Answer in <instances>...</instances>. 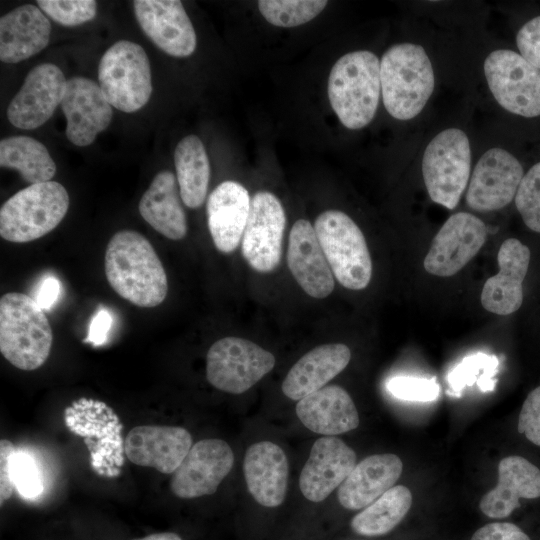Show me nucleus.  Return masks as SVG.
Instances as JSON below:
<instances>
[{
	"label": "nucleus",
	"mask_w": 540,
	"mask_h": 540,
	"mask_svg": "<svg viewBox=\"0 0 540 540\" xmlns=\"http://www.w3.org/2000/svg\"><path fill=\"white\" fill-rule=\"evenodd\" d=\"M105 274L113 290L138 307H156L166 298L164 267L151 243L136 231L121 230L110 239Z\"/></svg>",
	"instance_id": "obj_1"
},
{
	"label": "nucleus",
	"mask_w": 540,
	"mask_h": 540,
	"mask_svg": "<svg viewBox=\"0 0 540 540\" xmlns=\"http://www.w3.org/2000/svg\"><path fill=\"white\" fill-rule=\"evenodd\" d=\"M380 82L384 106L393 118L416 117L435 85L433 67L424 48L413 43L391 46L380 61Z\"/></svg>",
	"instance_id": "obj_2"
},
{
	"label": "nucleus",
	"mask_w": 540,
	"mask_h": 540,
	"mask_svg": "<svg viewBox=\"0 0 540 540\" xmlns=\"http://www.w3.org/2000/svg\"><path fill=\"white\" fill-rule=\"evenodd\" d=\"M327 90L330 105L346 128L367 126L379 104L380 60L368 50L346 53L333 65Z\"/></svg>",
	"instance_id": "obj_3"
},
{
	"label": "nucleus",
	"mask_w": 540,
	"mask_h": 540,
	"mask_svg": "<svg viewBox=\"0 0 540 540\" xmlns=\"http://www.w3.org/2000/svg\"><path fill=\"white\" fill-rule=\"evenodd\" d=\"M53 342L50 323L35 300L9 292L0 299V352L13 366L25 371L41 367Z\"/></svg>",
	"instance_id": "obj_4"
},
{
	"label": "nucleus",
	"mask_w": 540,
	"mask_h": 540,
	"mask_svg": "<svg viewBox=\"0 0 540 540\" xmlns=\"http://www.w3.org/2000/svg\"><path fill=\"white\" fill-rule=\"evenodd\" d=\"M68 208L69 195L62 184H32L1 206L0 235L13 243L39 239L58 226Z\"/></svg>",
	"instance_id": "obj_5"
},
{
	"label": "nucleus",
	"mask_w": 540,
	"mask_h": 540,
	"mask_svg": "<svg viewBox=\"0 0 540 540\" xmlns=\"http://www.w3.org/2000/svg\"><path fill=\"white\" fill-rule=\"evenodd\" d=\"M314 229L338 282L350 290L366 288L372 276V261L356 223L342 211L327 210L317 217Z\"/></svg>",
	"instance_id": "obj_6"
},
{
	"label": "nucleus",
	"mask_w": 540,
	"mask_h": 540,
	"mask_svg": "<svg viewBox=\"0 0 540 540\" xmlns=\"http://www.w3.org/2000/svg\"><path fill=\"white\" fill-rule=\"evenodd\" d=\"M471 149L466 133L449 128L427 145L422 158V175L432 201L454 209L469 182Z\"/></svg>",
	"instance_id": "obj_7"
},
{
	"label": "nucleus",
	"mask_w": 540,
	"mask_h": 540,
	"mask_svg": "<svg viewBox=\"0 0 540 540\" xmlns=\"http://www.w3.org/2000/svg\"><path fill=\"white\" fill-rule=\"evenodd\" d=\"M98 80L112 107L126 113L140 110L152 93L150 63L145 50L128 40L114 43L100 60Z\"/></svg>",
	"instance_id": "obj_8"
},
{
	"label": "nucleus",
	"mask_w": 540,
	"mask_h": 540,
	"mask_svg": "<svg viewBox=\"0 0 540 540\" xmlns=\"http://www.w3.org/2000/svg\"><path fill=\"white\" fill-rule=\"evenodd\" d=\"M274 355L256 343L239 338H222L206 355V378L218 390L241 394L260 381L275 366Z\"/></svg>",
	"instance_id": "obj_9"
},
{
	"label": "nucleus",
	"mask_w": 540,
	"mask_h": 540,
	"mask_svg": "<svg viewBox=\"0 0 540 540\" xmlns=\"http://www.w3.org/2000/svg\"><path fill=\"white\" fill-rule=\"evenodd\" d=\"M488 87L505 110L523 117L540 115V69L519 53L499 49L484 62Z\"/></svg>",
	"instance_id": "obj_10"
},
{
	"label": "nucleus",
	"mask_w": 540,
	"mask_h": 540,
	"mask_svg": "<svg viewBox=\"0 0 540 540\" xmlns=\"http://www.w3.org/2000/svg\"><path fill=\"white\" fill-rule=\"evenodd\" d=\"M65 422L73 433L86 438L93 468L101 474L106 468V475H116L123 463V442L122 425L114 411L104 402L81 398L65 409Z\"/></svg>",
	"instance_id": "obj_11"
},
{
	"label": "nucleus",
	"mask_w": 540,
	"mask_h": 540,
	"mask_svg": "<svg viewBox=\"0 0 540 540\" xmlns=\"http://www.w3.org/2000/svg\"><path fill=\"white\" fill-rule=\"evenodd\" d=\"M285 225L280 200L271 192H257L251 199L241 245L244 259L255 271L267 273L279 265Z\"/></svg>",
	"instance_id": "obj_12"
},
{
	"label": "nucleus",
	"mask_w": 540,
	"mask_h": 540,
	"mask_svg": "<svg viewBox=\"0 0 540 540\" xmlns=\"http://www.w3.org/2000/svg\"><path fill=\"white\" fill-rule=\"evenodd\" d=\"M486 238V225L475 215H451L431 243L423 262L425 270L440 277L456 274L479 252Z\"/></svg>",
	"instance_id": "obj_13"
},
{
	"label": "nucleus",
	"mask_w": 540,
	"mask_h": 540,
	"mask_svg": "<svg viewBox=\"0 0 540 540\" xmlns=\"http://www.w3.org/2000/svg\"><path fill=\"white\" fill-rule=\"evenodd\" d=\"M234 464V454L222 439L195 443L170 480L172 493L181 499L214 494Z\"/></svg>",
	"instance_id": "obj_14"
},
{
	"label": "nucleus",
	"mask_w": 540,
	"mask_h": 540,
	"mask_svg": "<svg viewBox=\"0 0 540 540\" xmlns=\"http://www.w3.org/2000/svg\"><path fill=\"white\" fill-rule=\"evenodd\" d=\"M523 176V167L515 156L502 148H491L473 170L466 203L481 212L501 209L515 198Z\"/></svg>",
	"instance_id": "obj_15"
},
{
	"label": "nucleus",
	"mask_w": 540,
	"mask_h": 540,
	"mask_svg": "<svg viewBox=\"0 0 540 540\" xmlns=\"http://www.w3.org/2000/svg\"><path fill=\"white\" fill-rule=\"evenodd\" d=\"M66 85L62 70L55 64L34 67L8 105L9 122L24 130L40 127L62 103Z\"/></svg>",
	"instance_id": "obj_16"
},
{
	"label": "nucleus",
	"mask_w": 540,
	"mask_h": 540,
	"mask_svg": "<svg viewBox=\"0 0 540 540\" xmlns=\"http://www.w3.org/2000/svg\"><path fill=\"white\" fill-rule=\"evenodd\" d=\"M136 19L146 36L173 57H188L196 49L194 27L177 0H135Z\"/></svg>",
	"instance_id": "obj_17"
},
{
	"label": "nucleus",
	"mask_w": 540,
	"mask_h": 540,
	"mask_svg": "<svg viewBox=\"0 0 540 540\" xmlns=\"http://www.w3.org/2000/svg\"><path fill=\"white\" fill-rule=\"evenodd\" d=\"M61 108L66 118V137L79 147L93 143L113 116L112 106L99 84L86 77L67 80Z\"/></svg>",
	"instance_id": "obj_18"
},
{
	"label": "nucleus",
	"mask_w": 540,
	"mask_h": 540,
	"mask_svg": "<svg viewBox=\"0 0 540 540\" xmlns=\"http://www.w3.org/2000/svg\"><path fill=\"white\" fill-rule=\"evenodd\" d=\"M192 446V436L185 428L140 425L128 432L123 447L133 464L173 474Z\"/></svg>",
	"instance_id": "obj_19"
},
{
	"label": "nucleus",
	"mask_w": 540,
	"mask_h": 540,
	"mask_svg": "<svg viewBox=\"0 0 540 540\" xmlns=\"http://www.w3.org/2000/svg\"><path fill=\"white\" fill-rule=\"evenodd\" d=\"M357 460L355 451L334 436L318 438L304 464L299 487L314 503L324 501L351 473Z\"/></svg>",
	"instance_id": "obj_20"
},
{
	"label": "nucleus",
	"mask_w": 540,
	"mask_h": 540,
	"mask_svg": "<svg viewBox=\"0 0 540 540\" xmlns=\"http://www.w3.org/2000/svg\"><path fill=\"white\" fill-rule=\"evenodd\" d=\"M497 261L499 272L486 280L480 300L487 311L504 316L522 305L530 250L518 239L508 238L500 246Z\"/></svg>",
	"instance_id": "obj_21"
},
{
	"label": "nucleus",
	"mask_w": 540,
	"mask_h": 540,
	"mask_svg": "<svg viewBox=\"0 0 540 540\" xmlns=\"http://www.w3.org/2000/svg\"><path fill=\"white\" fill-rule=\"evenodd\" d=\"M287 262L301 288L311 297L323 299L334 289V277L316 231L305 219L297 220L289 234Z\"/></svg>",
	"instance_id": "obj_22"
},
{
	"label": "nucleus",
	"mask_w": 540,
	"mask_h": 540,
	"mask_svg": "<svg viewBox=\"0 0 540 540\" xmlns=\"http://www.w3.org/2000/svg\"><path fill=\"white\" fill-rule=\"evenodd\" d=\"M243 474L254 500L266 508L280 506L286 497L289 464L285 452L270 441H259L246 451Z\"/></svg>",
	"instance_id": "obj_23"
},
{
	"label": "nucleus",
	"mask_w": 540,
	"mask_h": 540,
	"mask_svg": "<svg viewBox=\"0 0 540 540\" xmlns=\"http://www.w3.org/2000/svg\"><path fill=\"white\" fill-rule=\"evenodd\" d=\"M250 207L247 189L236 181H224L211 192L206 205L208 228L220 252L228 254L238 247Z\"/></svg>",
	"instance_id": "obj_24"
},
{
	"label": "nucleus",
	"mask_w": 540,
	"mask_h": 540,
	"mask_svg": "<svg viewBox=\"0 0 540 540\" xmlns=\"http://www.w3.org/2000/svg\"><path fill=\"white\" fill-rule=\"evenodd\" d=\"M540 497V470L524 457L512 455L498 464V483L480 500L484 515L493 519L510 516L520 506L519 499Z\"/></svg>",
	"instance_id": "obj_25"
},
{
	"label": "nucleus",
	"mask_w": 540,
	"mask_h": 540,
	"mask_svg": "<svg viewBox=\"0 0 540 540\" xmlns=\"http://www.w3.org/2000/svg\"><path fill=\"white\" fill-rule=\"evenodd\" d=\"M403 470L401 459L391 453L374 454L355 465L338 487L337 498L347 510H362L394 486Z\"/></svg>",
	"instance_id": "obj_26"
},
{
	"label": "nucleus",
	"mask_w": 540,
	"mask_h": 540,
	"mask_svg": "<svg viewBox=\"0 0 540 540\" xmlns=\"http://www.w3.org/2000/svg\"><path fill=\"white\" fill-rule=\"evenodd\" d=\"M296 414L307 429L325 436L346 433L359 425L351 396L338 385L325 386L299 400Z\"/></svg>",
	"instance_id": "obj_27"
},
{
	"label": "nucleus",
	"mask_w": 540,
	"mask_h": 540,
	"mask_svg": "<svg viewBox=\"0 0 540 540\" xmlns=\"http://www.w3.org/2000/svg\"><path fill=\"white\" fill-rule=\"evenodd\" d=\"M51 24L42 10L25 4L0 19V60L18 63L43 50L50 39Z\"/></svg>",
	"instance_id": "obj_28"
},
{
	"label": "nucleus",
	"mask_w": 540,
	"mask_h": 540,
	"mask_svg": "<svg viewBox=\"0 0 540 540\" xmlns=\"http://www.w3.org/2000/svg\"><path fill=\"white\" fill-rule=\"evenodd\" d=\"M350 359L351 352L345 344L317 346L291 367L282 383V392L288 398L299 401L325 387L345 369Z\"/></svg>",
	"instance_id": "obj_29"
},
{
	"label": "nucleus",
	"mask_w": 540,
	"mask_h": 540,
	"mask_svg": "<svg viewBox=\"0 0 540 540\" xmlns=\"http://www.w3.org/2000/svg\"><path fill=\"white\" fill-rule=\"evenodd\" d=\"M179 193L175 175L163 170L156 174L139 202L143 219L171 240L183 239L188 229Z\"/></svg>",
	"instance_id": "obj_30"
},
{
	"label": "nucleus",
	"mask_w": 540,
	"mask_h": 540,
	"mask_svg": "<svg viewBox=\"0 0 540 540\" xmlns=\"http://www.w3.org/2000/svg\"><path fill=\"white\" fill-rule=\"evenodd\" d=\"M174 164L183 203L193 209L200 207L208 189L210 163L198 136L188 135L178 142L174 151Z\"/></svg>",
	"instance_id": "obj_31"
},
{
	"label": "nucleus",
	"mask_w": 540,
	"mask_h": 540,
	"mask_svg": "<svg viewBox=\"0 0 540 540\" xmlns=\"http://www.w3.org/2000/svg\"><path fill=\"white\" fill-rule=\"evenodd\" d=\"M412 500V493L408 487L393 486L351 519V530L365 537L386 535L407 515Z\"/></svg>",
	"instance_id": "obj_32"
},
{
	"label": "nucleus",
	"mask_w": 540,
	"mask_h": 540,
	"mask_svg": "<svg viewBox=\"0 0 540 540\" xmlns=\"http://www.w3.org/2000/svg\"><path fill=\"white\" fill-rule=\"evenodd\" d=\"M0 166L17 170L31 185L51 181L56 172V164L47 148L23 135L0 141Z\"/></svg>",
	"instance_id": "obj_33"
},
{
	"label": "nucleus",
	"mask_w": 540,
	"mask_h": 540,
	"mask_svg": "<svg viewBox=\"0 0 540 540\" xmlns=\"http://www.w3.org/2000/svg\"><path fill=\"white\" fill-rule=\"evenodd\" d=\"M261 15L272 25L296 27L315 18L327 6L324 0H261Z\"/></svg>",
	"instance_id": "obj_34"
},
{
	"label": "nucleus",
	"mask_w": 540,
	"mask_h": 540,
	"mask_svg": "<svg viewBox=\"0 0 540 540\" xmlns=\"http://www.w3.org/2000/svg\"><path fill=\"white\" fill-rule=\"evenodd\" d=\"M498 368V359L494 355L476 353L464 358L448 375L447 380L454 394L466 386L477 383L483 392L492 391L496 381L493 376Z\"/></svg>",
	"instance_id": "obj_35"
},
{
	"label": "nucleus",
	"mask_w": 540,
	"mask_h": 540,
	"mask_svg": "<svg viewBox=\"0 0 540 540\" xmlns=\"http://www.w3.org/2000/svg\"><path fill=\"white\" fill-rule=\"evenodd\" d=\"M515 205L525 225L540 233V162L523 176L515 195Z\"/></svg>",
	"instance_id": "obj_36"
},
{
	"label": "nucleus",
	"mask_w": 540,
	"mask_h": 540,
	"mask_svg": "<svg viewBox=\"0 0 540 540\" xmlns=\"http://www.w3.org/2000/svg\"><path fill=\"white\" fill-rule=\"evenodd\" d=\"M37 5L53 21L63 26H77L91 21L97 13L94 0H38Z\"/></svg>",
	"instance_id": "obj_37"
},
{
	"label": "nucleus",
	"mask_w": 540,
	"mask_h": 540,
	"mask_svg": "<svg viewBox=\"0 0 540 540\" xmlns=\"http://www.w3.org/2000/svg\"><path fill=\"white\" fill-rule=\"evenodd\" d=\"M386 387L394 397L407 401H433L440 394L435 380L411 376H395L388 380Z\"/></svg>",
	"instance_id": "obj_38"
},
{
	"label": "nucleus",
	"mask_w": 540,
	"mask_h": 540,
	"mask_svg": "<svg viewBox=\"0 0 540 540\" xmlns=\"http://www.w3.org/2000/svg\"><path fill=\"white\" fill-rule=\"evenodd\" d=\"M14 485L26 498H34L43 491L42 473L34 459L24 453H16L13 466Z\"/></svg>",
	"instance_id": "obj_39"
},
{
	"label": "nucleus",
	"mask_w": 540,
	"mask_h": 540,
	"mask_svg": "<svg viewBox=\"0 0 540 540\" xmlns=\"http://www.w3.org/2000/svg\"><path fill=\"white\" fill-rule=\"evenodd\" d=\"M518 432L534 445L540 446V386L528 394L522 405Z\"/></svg>",
	"instance_id": "obj_40"
},
{
	"label": "nucleus",
	"mask_w": 540,
	"mask_h": 540,
	"mask_svg": "<svg viewBox=\"0 0 540 540\" xmlns=\"http://www.w3.org/2000/svg\"><path fill=\"white\" fill-rule=\"evenodd\" d=\"M520 55L540 69V16L526 22L516 37Z\"/></svg>",
	"instance_id": "obj_41"
},
{
	"label": "nucleus",
	"mask_w": 540,
	"mask_h": 540,
	"mask_svg": "<svg viewBox=\"0 0 540 540\" xmlns=\"http://www.w3.org/2000/svg\"><path fill=\"white\" fill-rule=\"evenodd\" d=\"M17 451L14 444L7 440L0 441V502L8 500L15 487L13 481L14 458Z\"/></svg>",
	"instance_id": "obj_42"
},
{
	"label": "nucleus",
	"mask_w": 540,
	"mask_h": 540,
	"mask_svg": "<svg viewBox=\"0 0 540 540\" xmlns=\"http://www.w3.org/2000/svg\"><path fill=\"white\" fill-rule=\"evenodd\" d=\"M471 540H531L517 525L510 522H492L479 528Z\"/></svg>",
	"instance_id": "obj_43"
},
{
	"label": "nucleus",
	"mask_w": 540,
	"mask_h": 540,
	"mask_svg": "<svg viewBox=\"0 0 540 540\" xmlns=\"http://www.w3.org/2000/svg\"><path fill=\"white\" fill-rule=\"evenodd\" d=\"M113 323L111 313L106 308H100L91 319L88 335L84 339L85 343L100 346L107 340L108 333Z\"/></svg>",
	"instance_id": "obj_44"
},
{
	"label": "nucleus",
	"mask_w": 540,
	"mask_h": 540,
	"mask_svg": "<svg viewBox=\"0 0 540 540\" xmlns=\"http://www.w3.org/2000/svg\"><path fill=\"white\" fill-rule=\"evenodd\" d=\"M61 293V282L54 276H46L39 283L34 300L42 310H50Z\"/></svg>",
	"instance_id": "obj_45"
},
{
	"label": "nucleus",
	"mask_w": 540,
	"mask_h": 540,
	"mask_svg": "<svg viewBox=\"0 0 540 540\" xmlns=\"http://www.w3.org/2000/svg\"><path fill=\"white\" fill-rule=\"evenodd\" d=\"M132 540H183L180 535L174 532H159L146 535L141 538H136Z\"/></svg>",
	"instance_id": "obj_46"
}]
</instances>
